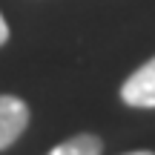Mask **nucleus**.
I'll return each instance as SVG.
<instances>
[{"mask_svg":"<svg viewBox=\"0 0 155 155\" xmlns=\"http://www.w3.org/2000/svg\"><path fill=\"white\" fill-rule=\"evenodd\" d=\"M121 101L135 109H155V58L127 78L121 86Z\"/></svg>","mask_w":155,"mask_h":155,"instance_id":"f257e3e1","label":"nucleus"},{"mask_svg":"<svg viewBox=\"0 0 155 155\" xmlns=\"http://www.w3.org/2000/svg\"><path fill=\"white\" fill-rule=\"evenodd\" d=\"M29 127V106L15 95H0V152L9 150Z\"/></svg>","mask_w":155,"mask_h":155,"instance_id":"f03ea898","label":"nucleus"},{"mask_svg":"<svg viewBox=\"0 0 155 155\" xmlns=\"http://www.w3.org/2000/svg\"><path fill=\"white\" fill-rule=\"evenodd\" d=\"M101 150H104V144H101L98 135L81 132V135H75V138L58 144L49 155H101Z\"/></svg>","mask_w":155,"mask_h":155,"instance_id":"7ed1b4c3","label":"nucleus"},{"mask_svg":"<svg viewBox=\"0 0 155 155\" xmlns=\"http://www.w3.org/2000/svg\"><path fill=\"white\" fill-rule=\"evenodd\" d=\"M6 40H9V26H6V17L0 15V46H3Z\"/></svg>","mask_w":155,"mask_h":155,"instance_id":"20e7f679","label":"nucleus"},{"mask_svg":"<svg viewBox=\"0 0 155 155\" xmlns=\"http://www.w3.org/2000/svg\"><path fill=\"white\" fill-rule=\"evenodd\" d=\"M127 155H155V152H150V150H138V152H127Z\"/></svg>","mask_w":155,"mask_h":155,"instance_id":"39448f33","label":"nucleus"}]
</instances>
